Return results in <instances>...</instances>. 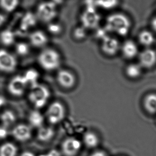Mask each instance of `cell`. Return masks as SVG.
I'll use <instances>...</instances> for the list:
<instances>
[{
	"instance_id": "36",
	"label": "cell",
	"mask_w": 156,
	"mask_h": 156,
	"mask_svg": "<svg viewBox=\"0 0 156 156\" xmlns=\"http://www.w3.org/2000/svg\"><path fill=\"white\" fill-rule=\"evenodd\" d=\"M20 156H37L33 152L29 151H26L22 152Z\"/></svg>"
},
{
	"instance_id": "22",
	"label": "cell",
	"mask_w": 156,
	"mask_h": 156,
	"mask_svg": "<svg viewBox=\"0 0 156 156\" xmlns=\"http://www.w3.org/2000/svg\"><path fill=\"white\" fill-rule=\"evenodd\" d=\"M17 117L15 113L11 110H5L0 115L1 125L10 128L13 126L16 122Z\"/></svg>"
},
{
	"instance_id": "37",
	"label": "cell",
	"mask_w": 156,
	"mask_h": 156,
	"mask_svg": "<svg viewBox=\"0 0 156 156\" xmlns=\"http://www.w3.org/2000/svg\"><path fill=\"white\" fill-rule=\"evenodd\" d=\"M5 98L0 96V108H1V107H2V106L5 105Z\"/></svg>"
},
{
	"instance_id": "30",
	"label": "cell",
	"mask_w": 156,
	"mask_h": 156,
	"mask_svg": "<svg viewBox=\"0 0 156 156\" xmlns=\"http://www.w3.org/2000/svg\"><path fill=\"white\" fill-rule=\"evenodd\" d=\"M48 29L49 32L54 34H57L61 32L62 27L59 24H57L56 23H52V22L49 23Z\"/></svg>"
},
{
	"instance_id": "31",
	"label": "cell",
	"mask_w": 156,
	"mask_h": 156,
	"mask_svg": "<svg viewBox=\"0 0 156 156\" xmlns=\"http://www.w3.org/2000/svg\"><path fill=\"white\" fill-rule=\"evenodd\" d=\"M86 29L83 27H78L76 29L75 31L74 32V36L76 37V38L78 40H82L84 39L86 36Z\"/></svg>"
},
{
	"instance_id": "5",
	"label": "cell",
	"mask_w": 156,
	"mask_h": 156,
	"mask_svg": "<svg viewBox=\"0 0 156 156\" xmlns=\"http://www.w3.org/2000/svg\"><path fill=\"white\" fill-rule=\"evenodd\" d=\"M65 106L58 101L51 103L46 110V119L51 125H56L61 122L65 118Z\"/></svg>"
},
{
	"instance_id": "15",
	"label": "cell",
	"mask_w": 156,
	"mask_h": 156,
	"mask_svg": "<svg viewBox=\"0 0 156 156\" xmlns=\"http://www.w3.org/2000/svg\"><path fill=\"white\" fill-rule=\"evenodd\" d=\"M29 41L31 45L36 48H43L48 42L46 33L41 30H35L30 33Z\"/></svg>"
},
{
	"instance_id": "7",
	"label": "cell",
	"mask_w": 156,
	"mask_h": 156,
	"mask_svg": "<svg viewBox=\"0 0 156 156\" xmlns=\"http://www.w3.org/2000/svg\"><path fill=\"white\" fill-rule=\"evenodd\" d=\"M28 88V84L23 75L13 76L9 81L8 85V90L9 93L15 97H20L23 95Z\"/></svg>"
},
{
	"instance_id": "27",
	"label": "cell",
	"mask_w": 156,
	"mask_h": 156,
	"mask_svg": "<svg viewBox=\"0 0 156 156\" xmlns=\"http://www.w3.org/2000/svg\"><path fill=\"white\" fill-rule=\"evenodd\" d=\"M98 8L111 10L115 9L119 5V0H96Z\"/></svg>"
},
{
	"instance_id": "4",
	"label": "cell",
	"mask_w": 156,
	"mask_h": 156,
	"mask_svg": "<svg viewBox=\"0 0 156 156\" xmlns=\"http://www.w3.org/2000/svg\"><path fill=\"white\" fill-rule=\"evenodd\" d=\"M57 5L50 0L40 3L37 7L36 16L37 20L48 24L53 22L58 14Z\"/></svg>"
},
{
	"instance_id": "18",
	"label": "cell",
	"mask_w": 156,
	"mask_h": 156,
	"mask_svg": "<svg viewBox=\"0 0 156 156\" xmlns=\"http://www.w3.org/2000/svg\"><path fill=\"white\" fill-rule=\"evenodd\" d=\"M83 144L89 149H95L100 143V139L97 134L91 131L85 133L83 138Z\"/></svg>"
},
{
	"instance_id": "34",
	"label": "cell",
	"mask_w": 156,
	"mask_h": 156,
	"mask_svg": "<svg viewBox=\"0 0 156 156\" xmlns=\"http://www.w3.org/2000/svg\"><path fill=\"white\" fill-rule=\"evenodd\" d=\"M7 20V16L4 13L0 12V27L5 25Z\"/></svg>"
},
{
	"instance_id": "21",
	"label": "cell",
	"mask_w": 156,
	"mask_h": 156,
	"mask_svg": "<svg viewBox=\"0 0 156 156\" xmlns=\"http://www.w3.org/2000/svg\"><path fill=\"white\" fill-rule=\"evenodd\" d=\"M143 69L138 63H130L127 65L125 72L128 78L131 79H137L141 76Z\"/></svg>"
},
{
	"instance_id": "35",
	"label": "cell",
	"mask_w": 156,
	"mask_h": 156,
	"mask_svg": "<svg viewBox=\"0 0 156 156\" xmlns=\"http://www.w3.org/2000/svg\"><path fill=\"white\" fill-rule=\"evenodd\" d=\"M151 25L152 30L156 32V15L152 19Z\"/></svg>"
},
{
	"instance_id": "19",
	"label": "cell",
	"mask_w": 156,
	"mask_h": 156,
	"mask_svg": "<svg viewBox=\"0 0 156 156\" xmlns=\"http://www.w3.org/2000/svg\"><path fill=\"white\" fill-rule=\"evenodd\" d=\"M55 134L54 129L49 126H44L39 128L37 132V138L42 142H47L53 139Z\"/></svg>"
},
{
	"instance_id": "10",
	"label": "cell",
	"mask_w": 156,
	"mask_h": 156,
	"mask_svg": "<svg viewBox=\"0 0 156 156\" xmlns=\"http://www.w3.org/2000/svg\"><path fill=\"white\" fill-rule=\"evenodd\" d=\"M139 63L145 69H151L156 65V51L152 48H144L139 52Z\"/></svg>"
},
{
	"instance_id": "11",
	"label": "cell",
	"mask_w": 156,
	"mask_h": 156,
	"mask_svg": "<svg viewBox=\"0 0 156 156\" xmlns=\"http://www.w3.org/2000/svg\"><path fill=\"white\" fill-rule=\"evenodd\" d=\"M101 17L97 10H85L81 16L82 26L87 29L98 28Z\"/></svg>"
},
{
	"instance_id": "32",
	"label": "cell",
	"mask_w": 156,
	"mask_h": 156,
	"mask_svg": "<svg viewBox=\"0 0 156 156\" xmlns=\"http://www.w3.org/2000/svg\"><path fill=\"white\" fill-rule=\"evenodd\" d=\"M10 132L9 130V128L3 126L2 125H0V140H5L9 136Z\"/></svg>"
},
{
	"instance_id": "2",
	"label": "cell",
	"mask_w": 156,
	"mask_h": 156,
	"mask_svg": "<svg viewBox=\"0 0 156 156\" xmlns=\"http://www.w3.org/2000/svg\"><path fill=\"white\" fill-rule=\"evenodd\" d=\"M39 65L43 69L52 71L60 67L62 58L60 54L53 48H46L42 50L37 57Z\"/></svg>"
},
{
	"instance_id": "12",
	"label": "cell",
	"mask_w": 156,
	"mask_h": 156,
	"mask_svg": "<svg viewBox=\"0 0 156 156\" xmlns=\"http://www.w3.org/2000/svg\"><path fill=\"white\" fill-rule=\"evenodd\" d=\"M56 80L63 88L71 89L76 85V79L72 72L68 69H62L57 73Z\"/></svg>"
},
{
	"instance_id": "17",
	"label": "cell",
	"mask_w": 156,
	"mask_h": 156,
	"mask_svg": "<svg viewBox=\"0 0 156 156\" xmlns=\"http://www.w3.org/2000/svg\"><path fill=\"white\" fill-rule=\"evenodd\" d=\"M44 116L37 110H34L30 112L28 115V120L29 126L31 128H39L44 126Z\"/></svg>"
},
{
	"instance_id": "16",
	"label": "cell",
	"mask_w": 156,
	"mask_h": 156,
	"mask_svg": "<svg viewBox=\"0 0 156 156\" xmlns=\"http://www.w3.org/2000/svg\"><path fill=\"white\" fill-rule=\"evenodd\" d=\"M138 41L145 48H151L156 42V37L151 30H143L139 33L137 37Z\"/></svg>"
},
{
	"instance_id": "28",
	"label": "cell",
	"mask_w": 156,
	"mask_h": 156,
	"mask_svg": "<svg viewBox=\"0 0 156 156\" xmlns=\"http://www.w3.org/2000/svg\"><path fill=\"white\" fill-rule=\"evenodd\" d=\"M37 20L36 15H33L31 13L26 14L22 20V28L24 30L31 28L35 25Z\"/></svg>"
},
{
	"instance_id": "38",
	"label": "cell",
	"mask_w": 156,
	"mask_h": 156,
	"mask_svg": "<svg viewBox=\"0 0 156 156\" xmlns=\"http://www.w3.org/2000/svg\"><path fill=\"white\" fill-rule=\"evenodd\" d=\"M51 1H52L53 2L55 3L56 5H58L59 3H61L62 1V0H50Z\"/></svg>"
},
{
	"instance_id": "29",
	"label": "cell",
	"mask_w": 156,
	"mask_h": 156,
	"mask_svg": "<svg viewBox=\"0 0 156 156\" xmlns=\"http://www.w3.org/2000/svg\"><path fill=\"white\" fill-rule=\"evenodd\" d=\"M16 51L20 56H26L30 52V47L26 42H20L16 45Z\"/></svg>"
},
{
	"instance_id": "24",
	"label": "cell",
	"mask_w": 156,
	"mask_h": 156,
	"mask_svg": "<svg viewBox=\"0 0 156 156\" xmlns=\"http://www.w3.org/2000/svg\"><path fill=\"white\" fill-rule=\"evenodd\" d=\"M16 35L12 30L6 29L0 33V42L5 46H12L15 44Z\"/></svg>"
},
{
	"instance_id": "1",
	"label": "cell",
	"mask_w": 156,
	"mask_h": 156,
	"mask_svg": "<svg viewBox=\"0 0 156 156\" xmlns=\"http://www.w3.org/2000/svg\"><path fill=\"white\" fill-rule=\"evenodd\" d=\"M132 22L127 16L121 13H111L106 18L104 28L108 33L125 37L130 32Z\"/></svg>"
},
{
	"instance_id": "26",
	"label": "cell",
	"mask_w": 156,
	"mask_h": 156,
	"mask_svg": "<svg viewBox=\"0 0 156 156\" xmlns=\"http://www.w3.org/2000/svg\"><path fill=\"white\" fill-rule=\"evenodd\" d=\"M23 76L25 79L30 88L39 83L38 79L39 78V74L35 69H28L23 74Z\"/></svg>"
},
{
	"instance_id": "3",
	"label": "cell",
	"mask_w": 156,
	"mask_h": 156,
	"mask_svg": "<svg viewBox=\"0 0 156 156\" xmlns=\"http://www.w3.org/2000/svg\"><path fill=\"white\" fill-rule=\"evenodd\" d=\"M50 95L51 93L49 88L39 83L30 88L28 99L37 110L46 106L50 99Z\"/></svg>"
},
{
	"instance_id": "33",
	"label": "cell",
	"mask_w": 156,
	"mask_h": 156,
	"mask_svg": "<svg viewBox=\"0 0 156 156\" xmlns=\"http://www.w3.org/2000/svg\"><path fill=\"white\" fill-rule=\"evenodd\" d=\"M89 156H108L106 152L101 150H98L91 153Z\"/></svg>"
},
{
	"instance_id": "9",
	"label": "cell",
	"mask_w": 156,
	"mask_h": 156,
	"mask_svg": "<svg viewBox=\"0 0 156 156\" xmlns=\"http://www.w3.org/2000/svg\"><path fill=\"white\" fill-rule=\"evenodd\" d=\"M121 44L119 40L110 35H107L101 40V48L102 52L108 56H113L120 50Z\"/></svg>"
},
{
	"instance_id": "23",
	"label": "cell",
	"mask_w": 156,
	"mask_h": 156,
	"mask_svg": "<svg viewBox=\"0 0 156 156\" xmlns=\"http://www.w3.org/2000/svg\"><path fill=\"white\" fill-rule=\"evenodd\" d=\"M18 149L14 143L7 142L0 146V156H17Z\"/></svg>"
},
{
	"instance_id": "25",
	"label": "cell",
	"mask_w": 156,
	"mask_h": 156,
	"mask_svg": "<svg viewBox=\"0 0 156 156\" xmlns=\"http://www.w3.org/2000/svg\"><path fill=\"white\" fill-rule=\"evenodd\" d=\"M20 0H0V8L7 13H11L17 9Z\"/></svg>"
},
{
	"instance_id": "20",
	"label": "cell",
	"mask_w": 156,
	"mask_h": 156,
	"mask_svg": "<svg viewBox=\"0 0 156 156\" xmlns=\"http://www.w3.org/2000/svg\"><path fill=\"white\" fill-rule=\"evenodd\" d=\"M144 108L150 115H156V94L150 93L145 96L143 101Z\"/></svg>"
},
{
	"instance_id": "8",
	"label": "cell",
	"mask_w": 156,
	"mask_h": 156,
	"mask_svg": "<svg viewBox=\"0 0 156 156\" xmlns=\"http://www.w3.org/2000/svg\"><path fill=\"white\" fill-rule=\"evenodd\" d=\"M83 142L74 137H69L63 140L61 152L64 156H76L83 147Z\"/></svg>"
},
{
	"instance_id": "6",
	"label": "cell",
	"mask_w": 156,
	"mask_h": 156,
	"mask_svg": "<svg viewBox=\"0 0 156 156\" xmlns=\"http://www.w3.org/2000/svg\"><path fill=\"white\" fill-rule=\"evenodd\" d=\"M18 61L14 55L5 49H0V72L11 73L15 71Z\"/></svg>"
},
{
	"instance_id": "13",
	"label": "cell",
	"mask_w": 156,
	"mask_h": 156,
	"mask_svg": "<svg viewBox=\"0 0 156 156\" xmlns=\"http://www.w3.org/2000/svg\"><path fill=\"white\" fill-rule=\"evenodd\" d=\"M11 134L16 140L25 142L30 140L32 137V128L26 124H18L12 129Z\"/></svg>"
},
{
	"instance_id": "14",
	"label": "cell",
	"mask_w": 156,
	"mask_h": 156,
	"mask_svg": "<svg viewBox=\"0 0 156 156\" xmlns=\"http://www.w3.org/2000/svg\"><path fill=\"white\" fill-rule=\"evenodd\" d=\"M122 54L125 58L133 59L138 56L139 54L138 46L132 40L128 39L121 44L120 50Z\"/></svg>"
}]
</instances>
